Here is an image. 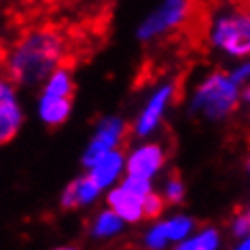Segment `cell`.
<instances>
[{"mask_svg":"<svg viewBox=\"0 0 250 250\" xmlns=\"http://www.w3.org/2000/svg\"><path fill=\"white\" fill-rule=\"evenodd\" d=\"M68 39L58 28H30L21 32L7 49L4 72L17 87H39L49 74L64 66Z\"/></svg>","mask_w":250,"mask_h":250,"instance_id":"cell-1","label":"cell"},{"mask_svg":"<svg viewBox=\"0 0 250 250\" xmlns=\"http://www.w3.org/2000/svg\"><path fill=\"white\" fill-rule=\"evenodd\" d=\"M242 106V87L233 83L227 70H210L199 79L191 98L189 112L199 115L210 123L229 119Z\"/></svg>","mask_w":250,"mask_h":250,"instance_id":"cell-2","label":"cell"},{"mask_svg":"<svg viewBox=\"0 0 250 250\" xmlns=\"http://www.w3.org/2000/svg\"><path fill=\"white\" fill-rule=\"evenodd\" d=\"M210 45L231 60H250V11L218 13L208 30Z\"/></svg>","mask_w":250,"mask_h":250,"instance_id":"cell-3","label":"cell"},{"mask_svg":"<svg viewBox=\"0 0 250 250\" xmlns=\"http://www.w3.org/2000/svg\"><path fill=\"white\" fill-rule=\"evenodd\" d=\"M193 15V0H161L151 13L138 23L136 39L142 45H151L167 34L176 32Z\"/></svg>","mask_w":250,"mask_h":250,"instance_id":"cell-4","label":"cell"},{"mask_svg":"<svg viewBox=\"0 0 250 250\" xmlns=\"http://www.w3.org/2000/svg\"><path fill=\"white\" fill-rule=\"evenodd\" d=\"M132 129V125L119 115H106L96 123L93 134L89 142L85 145V151L81 155V166L85 170H89L93 164H98L106 153L121 148V145L127 138V132Z\"/></svg>","mask_w":250,"mask_h":250,"instance_id":"cell-5","label":"cell"},{"mask_svg":"<svg viewBox=\"0 0 250 250\" xmlns=\"http://www.w3.org/2000/svg\"><path fill=\"white\" fill-rule=\"evenodd\" d=\"M174 98H176V83H174V81L161 83L157 89L148 96L145 106H142L138 112V117H136L132 123V134L136 138L146 140L157 132L167 108H170V104L174 102Z\"/></svg>","mask_w":250,"mask_h":250,"instance_id":"cell-6","label":"cell"},{"mask_svg":"<svg viewBox=\"0 0 250 250\" xmlns=\"http://www.w3.org/2000/svg\"><path fill=\"white\" fill-rule=\"evenodd\" d=\"M23 121L26 117L17 98V85L4 79L0 83V142L9 145L11 140H15V136L23 127Z\"/></svg>","mask_w":250,"mask_h":250,"instance_id":"cell-7","label":"cell"},{"mask_svg":"<svg viewBox=\"0 0 250 250\" xmlns=\"http://www.w3.org/2000/svg\"><path fill=\"white\" fill-rule=\"evenodd\" d=\"M167 151L164 145L153 140H145L142 145L134 146L127 153V174H138V176L155 180L166 167Z\"/></svg>","mask_w":250,"mask_h":250,"instance_id":"cell-8","label":"cell"},{"mask_svg":"<svg viewBox=\"0 0 250 250\" xmlns=\"http://www.w3.org/2000/svg\"><path fill=\"white\" fill-rule=\"evenodd\" d=\"M102 193H106L96 180L89 176V172L81 174V176L72 178L70 183L64 187V191L60 193V208L62 210H81L87 206L96 204Z\"/></svg>","mask_w":250,"mask_h":250,"instance_id":"cell-9","label":"cell"},{"mask_svg":"<svg viewBox=\"0 0 250 250\" xmlns=\"http://www.w3.org/2000/svg\"><path fill=\"white\" fill-rule=\"evenodd\" d=\"M104 202L108 208H112L119 216L123 218L127 225L140 223L145 216V197L136 195L129 189H125L123 185H115L104 193Z\"/></svg>","mask_w":250,"mask_h":250,"instance_id":"cell-10","label":"cell"},{"mask_svg":"<svg viewBox=\"0 0 250 250\" xmlns=\"http://www.w3.org/2000/svg\"><path fill=\"white\" fill-rule=\"evenodd\" d=\"M89 176L96 180V183L102 187L104 191H108L110 187H115L121 183V178L127 172V155H125L121 148H115V151L106 153L98 164H93L89 170Z\"/></svg>","mask_w":250,"mask_h":250,"instance_id":"cell-11","label":"cell"},{"mask_svg":"<svg viewBox=\"0 0 250 250\" xmlns=\"http://www.w3.org/2000/svg\"><path fill=\"white\" fill-rule=\"evenodd\" d=\"M36 115L41 123L47 127H62L72 115V98H58L39 93V102H36Z\"/></svg>","mask_w":250,"mask_h":250,"instance_id":"cell-12","label":"cell"},{"mask_svg":"<svg viewBox=\"0 0 250 250\" xmlns=\"http://www.w3.org/2000/svg\"><path fill=\"white\" fill-rule=\"evenodd\" d=\"M125 223L121 216L117 214L112 208H102V210H98L96 214L91 216V221H89V235L93 237V240H115V237H119L123 233V229H125Z\"/></svg>","mask_w":250,"mask_h":250,"instance_id":"cell-13","label":"cell"},{"mask_svg":"<svg viewBox=\"0 0 250 250\" xmlns=\"http://www.w3.org/2000/svg\"><path fill=\"white\" fill-rule=\"evenodd\" d=\"M223 246V233L221 229L214 225L197 229L195 233H191L187 240L174 244L172 250H221Z\"/></svg>","mask_w":250,"mask_h":250,"instance_id":"cell-14","label":"cell"},{"mask_svg":"<svg viewBox=\"0 0 250 250\" xmlns=\"http://www.w3.org/2000/svg\"><path fill=\"white\" fill-rule=\"evenodd\" d=\"M74 74L68 66H60L58 70L49 74V79L41 85V93L47 96H58V98H74Z\"/></svg>","mask_w":250,"mask_h":250,"instance_id":"cell-15","label":"cell"},{"mask_svg":"<svg viewBox=\"0 0 250 250\" xmlns=\"http://www.w3.org/2000/svg\"><path fill=\"white\" fill-rule=\"evenodd\" d=\"M164 223H166V231L172 244H178L187 240L191 233H195V221L189 214H172L164 218Z\"/></svg>","mask_w":250,"mask_h":250,"instance_id":"cell-16","label":"cell"},{"mask_svg":"<svg viewBox=\"0 0 250 250\" xmlns=\"http://www.w3.org/2000/svg\"><path fill=\"white\" fill-rule=\"evenodd\" d=\"M170 244L172 242H170V237H167L164 218L151 221L148 229L142 233V246H145V250H167Z\"/></svg>","mask_w":250,"mask_h":250,"instance_id":"cell-17","label":"cell"},{"mask_svg":"<svg viewBox=\"0 0 250 250\" xmlns=\"http://www.w3.org/2000/svg\"><path fill=\"white\" fill-rule=\"evenodd\" d=\"M161 195H164L166 202L172 204V206H178V204L185 202L187 185H185V180L180 178V174H170V176L164 180V189H161Z\"/></svg>","mask_w":250,"mask_h":250,"instance_id":"cell-18","label":"cell"},{"mask_svg":"<svg viewBox=\"0 0 250 250\" xmlns=\"http://www.w3.org/2000/svg\"><path fill=\"white\" fill-rule=\"evenodd\" d=\"M119 185H123L125 189H129L132 193H136V195H140V197H146L151 191H155L151 178L138 176V174H127V172H125V176L121 178Z\"/></svg>","mask_w":250,"mask_h":250,"instance_id":"cell-19","label":"cell"},{"mask_svg":"<svg viewBox=\"0 0 250 250\" xmlns=\"http://www.w3.org/2000/svg\"><path fill=\"white\" fill-rule=\"evenodd\" d=\"M166 197L157 191H151L148 195L145 197V216L146 221H159L164 216V210H166Z\"/></svg>","mask_w":250,"mask_h":250,"instance_id":"cell-20","label":"cell"},{"mask_svg":"<svg viewBox=\"0 0 250 250\" xmlns=\"http://www.w3.org/2000/svg\"><path fill=\"white\" fill-rule=\"evenodd\" d=\"M229 231H231L233 237H237V240L250 235V216L246 214V212H237L229 223Z\"/></svg>","mask_w":250,"mask_h":250,"instance_id":"cell-21","label":"cell"},{"mask_svg":"<svg viewBox=\"0 0 250 250\" xmlns=\"http://www.w3.org/2000/svg\"><path fill=\"white\" fill-rule=\"evenodd\" d=\"M229 74L235 85H240V87L250 85V60H242L237 66L231 68Z\"/></svg>","mask_w":250,"mask_h":250,"instance_id":"cell-22","label":"cell"},{"mask_svg":"<svg viewBox=\"0 0 250 250\" xmlns=\"http://www.w3.org/2000/svg\"><path fill=\"white\" fill-rule=\"evenodd\" d=\"M233 250H250V235L240 237V240H237V244L233 246Z\"/></svg>","mask_w":250,"mask_h":250,"instance_id":"cell-23","label":"cell"},{"mask_svg":"<svg viewBox=\"0 0 250 250\" xmlns=\"http://www.w3.org/2000/svg\"><path fill=\"white\" fill-rule=\"evenodd\" d=\"M242 106H248L250 108V85L242 87Z\"/></svg>","mask_w":250,"mask_h":250,"instance_id":"cell-24","label":"cell"},{"mask_svg":"<svg viewBox=\"0 0 250 250\" xmlns=\"http://www.w3.org/2000/svg\"><path fill=\"white\" fill-rule=\"evenodd\" d=\"M53 250H81L79 246H72V244H64V246H58V248H53Z\"/></svg>","mask_w":250,"mask_h":250,"instance_id":"cell-25","label":"cell"},{"mask_svg":"<svg viewBox=\"0 0 250 250\" xmlns=\"http://www.w3.org/2000/svg\"><path fill=\"white\" fill-rule=\"evenodd\" d=\"M246 170H248V174H250V157H248V161H246Z\"/></svg>","mask_w":250,"mask_h":250,"instance_id":"cell-26","label":"cell"},{"mask_svg":"<svg viewBox=\"0 0 250 250\" xmlns=\"http://www.w3.org/2000/svg\"><path fill=\"white\" fill-rule=\"evenodd\" d=\"M246 214L250 216V204H248V208H246Z\"/></svg>","mask_w":250,"mask_h":250,"instance_id":"cell-27","label":"cell"}]
</instances>
